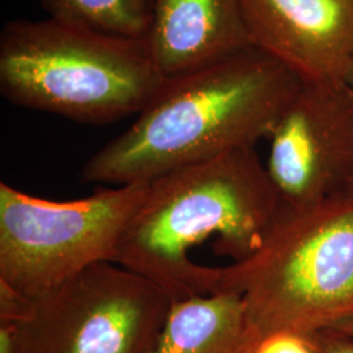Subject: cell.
<instances>
[{
    "label": "cell",
    "mask_w": 353,
    "mask_h": 353,
    "mask_svg": "<svg viewBox=\"0 0 353 353\" xmlns=\"http://www.w3.org/2000/svg\"><path fill=\"white\" fill-rule=\"evenodd\" d=\"M32 306V299H28L0 280V323L14 325L23 321L29 314Z\"/></svg>",
    "instance_id": "obj_13"
},
{
    "label": "cell",
    "mask_w": 353,
    "mask_h": 353,
    "mask_svg": "<svg viewBox=\"0 0 353 353\" xmlns=\"http://www.w3.org/2000/svg\"><path fill=\"white\" fill-rule=\"evenodd\" d=\"M301 88L285 65L255 48L165 79L134 123L84 165L85 182L125 186L255 147L270 138Z\"/></svg>",
    "instance_id": "obj_1"
},
{
    "label": "cell",
    "mask_w": 353,
    "mask_h": 353,
    "mask_svg": "<svg viewBox=\"0 0 353 353\" xmlns=\"http://www.w3.org/2000/svg\"><path fill=\"white\" fill-rule=\"evenodd\" d=\"M345 81H347V84H348V87H350V89H351V92H352V96H353V65L352 68L350 70V72H348V75H347V77H345ZM351 189L353 190V185L352 188Z\"/></svg>",
    "instance_id": "obj_17"
},
{
    "label": "cell",
    "mask_w": 353,
    "mask_h": 353,
    "mask_svg": "<svg viewBox=\"0 0 353 353\" xmlns=\"http://www.w3.org/2000/svg\"><path fill=\"white\" fill-rule=\"evenodd\" d=\"M172 303L150 279L102 262L33 300L11 326L19 353H153Z\"/></svg>",
    "instance_id": "obj_6"
},
{
    "label": "cell",
    "mask_w": 353,
    "mask_h": 353,
    "mask_svg": "<svg viewBox=\"0 0 353 353\" xmlns=\"http://www.w3.org/2000/svg\"><path fill=\"white\" fill-rule=\"evenodd\" d=\"M280 212L255 147L239 148L148 182L114 263L150 279L173 301L214 294L220 267L195 263L190 250L216 236L214 252L241 262L262 246Z\"/></svg>",
    "instance_id": "obj_2"
},
{
    "label": "cell",
    "mask_w": 353,
    "mask_h": 353,
    "mask_svg": "<svg viewBox=\"0 0 353 353\" xmlns=\"http://www.w3.org/2000/svg\"><path fill=\"white\" fill-rule=\"evenodd\" d=\"M148 182L54 202L0 183V280L28 299L59 288L90 265L115 262Z\"/></svg>",
    "instance_id": "obj_5"
},
{
    "label": "cell",
    "mask_w": 353,
    "mask_h": 353,
    "mask_svg": "<svg viewBox=\"0 0 353 353\" xmlns=\"http://www.w3.org/2000/svg\"><path fill=\"white\" fill-rule=\"evenodd\" d=\"M252 48L303 83L345 81L353 65V0H240Z\"/></svg>",
    "instance_id": "obj_8"
},
{
    "label": "cell",
    "mask_w": 353,
    "mask_h": 353,
    "mask_svg": "<svg viewBox=\"0 0 353 353\" xmlns=\"http://www.w3.org/2000/svg\"><path fill=\"white\" fill-rule=\"evenodd\" d=\"M316 353H353V336L335 328H325L310 335Z\"/></svg>",
    "instance_id": "obj_14"
},
{
    "label": "cell",
    "mask_w": 353,
    "mask_h": 353,
    "mask_svg": "<svg viewBox=\"0 0 353 353\" xmlns=\"http://www.w3.org/2000/svg\"><path fill=\"white\" fill-rule=\"evenodd\" d=\"M145 39L165 79L252 48L240 0H154Z\"/></svg>",
    "instance_id": "obj_9"
},
{
    "label": "cell",
    "mask_w": 353,
    "mask_h": 353,
    "mask_svg": "<svg viewBox=\"0 0 353 353\" xmlns=\"http://www.w3.org/2000/svg\"><path fill=\"white\" fill-rule=\"evenodd\" d=\"M164 81L145 38L51 16L0 34V92L21 108L105 125L138 115Z\"/></svg>",
    "instance_id": "obj_3"
},
{
    "label": "cell",
    "mask_w": 353,
    "mask_h": 353,
    "mask_svg": "<svg viewBox=\"0 0 353 353\" xmlns=\"http://www.w3.org/2000/svg\"><path fill=\"white\" fill-rule=\"evenodd\" d=\"M267 172L284 208L353 185V96L347 81H301L271 137Z\"/></svg>",
    "instance_id": "obj_7"
},
{
    "label": "cell",
    "mask_w": 353,
    "mask_h": 353,
    "mask_svg": "<svg viewBox=\"0 0 353 353\" xmlns=\"http://www.w3.org/2000/svg\"><path fill=\"white\" fill-rule=\"evenodd\" d=\"M331 328L339 330V331H343V332H345V334L352 335L353 336V316L347 318V319H344V321H341L338 325H335L334 327Z\"/></svg>",
    "instance_id": "obj_16"
},
{
    "label": "cell",
    "mask_w": 353,
    "mask_h": 353,
    "mask_svg": "<svg viewBox=\"0 0 353 353\" xmlns=\"http://www.w3.org/2000/svg\"><path fill=\"white\" fill-rule=\"evenodd\" d=\"M261 341L240 296L220 292L173 301L153 353H255Z\"/></svg>",
    "instance_id": "obj_10"
},
{
    "label": "cell",
    "mask_w": 353,
    "mask_h": 353,
    "mask_svg": "<svg viewBox=\"0 0 353 353\" xmlns=\"http://www.w3.org/2000/svg\"><path fill=\"white\" fill-rule=\"evenodd\" d=\"M51 17L106 33L147 38L154 0H39Z\"/></svg>",
    "instance_id": "obj_11"
},
{
    "label": "cell",
    "mask_w": 353,
    "mask_h": 353,
    "mask_svg": "<svg viewBox=\"0 0 353 353\" xmlns=\"http://www.w3.org/2000/svg\"><path fill=\"white\" fill-rule=\"evenodd\" d=\"M242 299L261 338L312 335L353 316V190L284 208L262 246L220 267L214 293Z\"/></svg>",
    "instance_id": "obj_4"
},
{
    "label": "cell",
    "mask_w": 353,
    "mask_h": 353,
    "mask_svg": "<svg viewBox=\"0 0 353 353\" xmlns=\"http://www.w3.org/2000/svg\"><path fill=\"white\" fill-rule=\"evenodd\" d=\"M0 353H19L11 325L0 323Z\"/></svg>",
    "instance_id": "obj_15"
},
{
    "label": "cell",
    "mask_w": 353,
    "mask_h": 353,
    "mask_svg": "<svg viewBox=\"0 0 353 353\" xmlns=\"http://www.w3.org/2000/svg\"><path fill=\"white\" fill-rule=\"evenodd\" d=\"M255 353H316L310 335L280 331L263 338Z\"/></svg>",
    "instance_id": "obj_12"
}]
</instances>
